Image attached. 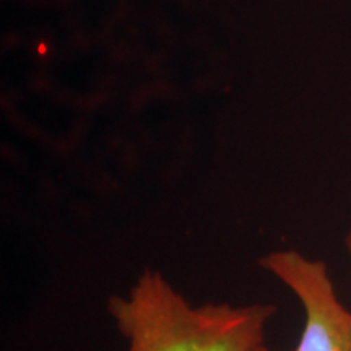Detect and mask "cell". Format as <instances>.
Returning <instances> with one entry per match:
<instances>
[{"label": "cell", "instance_id": "cell-3", "mask_svg": "<svg viewBox=\"0 0 351 351\" xmlns=\"http://www.w3.org/2000/svg\"><path fill=\"white\" fill-rule=\"evenodd\" d=\"M345 245H346V251H348L350 257H351V228H350V231L346 232V236H345Z\"/></svg>", "mask_w": 351, "mask_h": 351}, {"label": "cell", "instance_id": "cell-1", "mask_svg": "<svg viewBox=\"0 0 351 351\" xmlns=\"http://www.w3.org/2000/svg\"><path fill=\"white\" fill-rule=\"evenodd\" d=\"M108 311L129 341L127 351H252L263 343L275 306H192L160 271L145 270Z\"/></svg>", "mask_w": 351, "mask_h": 351}, {"label": "cell", "instance_id": "cell-2", "mask_svg": "<svg viewBox=\"0 0 351 351\" xmlns=\"http://www.w3.org/2000/svg\"><path fill=\"white\" fill-rule=\"evenodd\" d=\"M258 263L282 280L304 309V327L295 351H351V311L337 296L326 262L296 251H275ZM252 351L270 350L262 343Z\"/></svg>", "mask_w": 351, "mask_h": 351}]
</instances>
